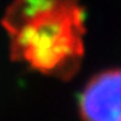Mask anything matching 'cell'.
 Returning <instances> with one entry per match:
<instances>
[{
    "label": "cell",
    "instance_id": "2",
    "mask_svg": "<svg viewBox=\"0 0 121 121\" xmlns=\"http://www.w3.org/2000/svg\"><path fill=\"white\" fill-rule=\"evenodd\" d=\"M80 112L85 121H121V70L105 72L86 86Z\"/></svg>",
    "mask_w": 121,
    "mask_h": 121
},
{
    "label": "cell",
    "instance_id": "1",
    "mask_svg": "<svg viewBox=\"0 0 121 121\" xmlns=\"http://www.w3.org/2000/svg\"><path fill=\"white\" fill-rule=\"evenodd\" d=\"M19 56L41 72L60 69L82 50V21L76 0H16L4 18Z\"/></svg>",
    "mask_w": 121,
    "mask_h": 121
}]
</instances>
